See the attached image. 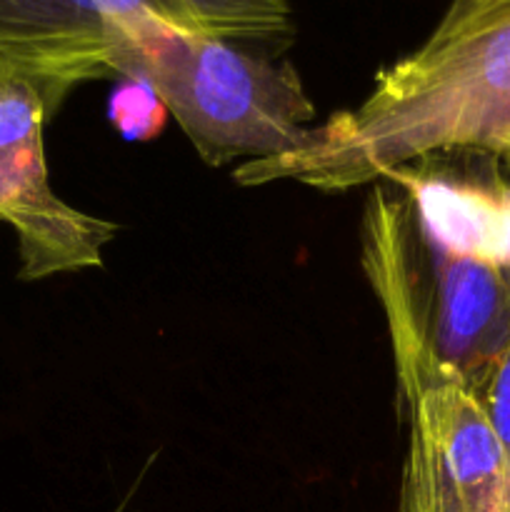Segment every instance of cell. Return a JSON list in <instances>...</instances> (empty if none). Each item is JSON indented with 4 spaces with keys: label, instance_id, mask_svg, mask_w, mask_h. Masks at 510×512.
<instances>
[{
    "label": "cell",
    "instance_id": "6",
    "mask_svg": "<svg viewBox=\"0 0 510 512\" xmlns=\"http://www.w3.org/2000/svg\"><path fill=\"white\" fill-rule=\"evenodd\" d=\"M165 113L168 110L155 98L153 90L135 80H125V88H120L110 103L113 125L130 140H145L148 135L158 133Z\"/></svg>",
    "mask_w": 510,
    "mask_h": 512
},
{
    "label": "cell",
    "instance_id": "4",
    "mask_svg": "<svg viewBox=\"0 0 510 512\" xmlns=\"http://www.w3.org/2000/svg\"><path fill=\"white\" fill-rule=\"evenodd\" d=\"M43 98L23 80H0V223L18 235L20 280L98 268L118 225L83 213L50 188Z\"/></svg>",
    "mask_w": 510,
    "mask_h": 512
},
{
    "label": "cell",
    "instance_id": "7",
    "mask_svg": "<svg viewBox=\"0 0 510 512\" xmlns=\"http://www.w3.org/2000/svg\"><path fill=\"white\" fill-rule=\"evenodd\" d=\"M473 395L510 460V343Z\"/></svg>",
    "mask_w": 510,
    "mask_h": 512
},
{
    "label": "cell",
    "instance_id": "2",
    "mask_svg": "<svg viewBox=\"0 0 510 512\" xmlns=\"http://www.w3.org/2000/svg\"><path fill=\"white\" fill-rule=\"evenodd\" d=\"M115 78L148 85L208 165L305 148L315 120L298 70L153 13L110 28Z\"/></svg>",
    "mask_w": 510,
    "mask_h": 512
},
{
    "label": "cell",
    "instance_id": "3",
    "mask_svg": "<svg viewBox=\"0 0 510 512\" xmlns=\"http://www.w3.org/2000/svg\"><path fill=\"white\" fill-rule=\"evenodd\" d=\"M153 13L273 58L295 38L288 0H0V80H23L53 118L78 85L115 78L110 28Z\"/></svg>",
    "mask_w": 510,
    "mask_h": 512
},
{
    "label": "cell",
    "instance_id": "5",
    "mask_svg": "<svg viewBox=\"0 0 510 512\" xmlns=\"http://www.w3.org/2000/svg\"><path fill=\"white\" fill-rule=\"evenodd\" d=\"M408 408L403 512H510V460L475 395L435 383Z\"/></svg>",
    "mask_w": 510,
    "mask_h": 512
},
{
    "label": "cell",
    "instance_id": "1",
    "mask_svg": "<svg viewBox=\"0 0 510 512\" xmlns=\"http://www.w3.org/2000/svg\"><path fill=\"white\" fill-rule=\"evenodd\" d=\"M360 255L405 403L435 383L473 393L510 343V260L440 238L395 183L375 185L365 203Z\"/></svg>",
    "mask_w": 510,
    "mask_h": 512
},
{
    "label": "cell",
    "instance_id": "8",
    "mask_svg": "<svg viewBox=\"0 0 510 512\" xmlns=\"http://www.w3.org/2000/svg\"><path fill=\"white\" fill-rule=\"evenodd\" d=\"M505 208H508V243H510V185L505 183Z\"/></svg>",
    "mask_w": 510,
    "mask_h": 512
}]
</instances>
